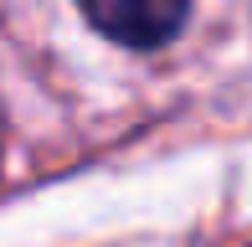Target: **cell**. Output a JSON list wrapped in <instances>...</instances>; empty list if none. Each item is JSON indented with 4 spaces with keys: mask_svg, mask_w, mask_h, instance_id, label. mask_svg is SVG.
I'll return each instance as SVG.
<instances>
[{
    "mask_svg": "<svg viewBox=\"0 0 252 247\" xmlns=\"http://www.w3.org/2000/svg\"><path fill=\"white\" fill-rule=\"evenodd\" d=\"M88 26L129 52H159L186 31L190 0H77Z\"/></svg>",
    "mask_w": 252,
    "mask_h": 247,
    "instance_id": "obj_1",
    "label": "cell"
}]
</instances>
